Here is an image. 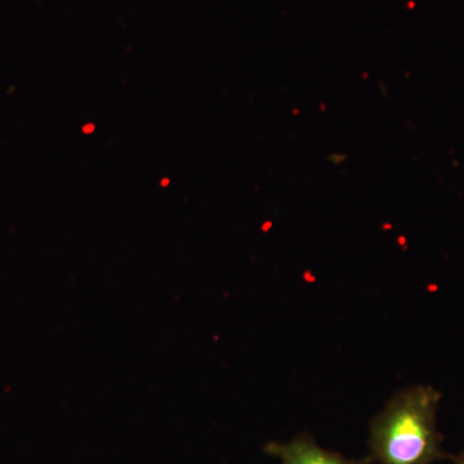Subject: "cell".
<instances>
[{
  "label": "cell",
  "instance_id": "cell-1",
  "mask_svg": "<svg viewBox=\"0 0 464 464\" xmlns=\"http://www.w3.org/2000/svg\"><path fill=\"white\" fill-rule=\"evenodd\" d=\"M440 395L417 386L390 400L371 424L369 448L378 464H431L440 456L436 411Z\"/></svg>",
  "mask_w": 464,
  "mask_h": 464
},
{
  "label": "cell",
  "instance_id": "cell-2",
  "mask_svg": "<svg viewBox=\"0 0 464 464\" xmlns=\"http://www.w3.org/2000/svg\"><path fill=\"white\" fill-rule=\"evenodd\" d=\"M268 456L277 458L282 464H371L366 459H350L335 451L320 447L308 433L295 436L286 442H268L264 448Z\"/></svg>",
  "mask_w": 464,
  "mask_h": 464
},
{
  "label": "cell",
  "instance_id": "cell-4",
  "mask_svg": "<svg viewBox=\"0 0 464 464\" xmlns=\"http://www.w3.org/2000/svg\"><path fill=\"white\" fill-rule=\"evenodd\" d=\"M457 464H464V453L462 454V457L459 458Z\"/></svg>",
  "mask_w": 464,
  "mask_h": 464
},
{
  "label": "cell",
  "instance_id": "cell-5",
  "mask_svg": "<svg viewBox=\"0 0 464 464\" xmlns=\"http://www.w3.org/2000/svg\"><path fill=\"white\" fill-rule=\"evenodd\" d=\"M168 182H169V181H168V179H164V181L161 183H163V186H166Z\"/></svg>",
  "mask_w": 464,
  "mask_h": 464
},
{
  "label": "cell",
  "instance_id": "cell-3",
  "mask_svg": "<svg viewBox=\"0 0 464 464\" xmlns=\"http://www.w3.org/2000/svg\"><path fill=\"white\" fill-rule=\"evenodd\" d=\"M83 130H84V133L90 134V133L93 132L94 125L93 124L85 125V127L83 128Z\"/></svg>",
  "mask_w": 464,
  "mask_h": 464
}]
</instances>
